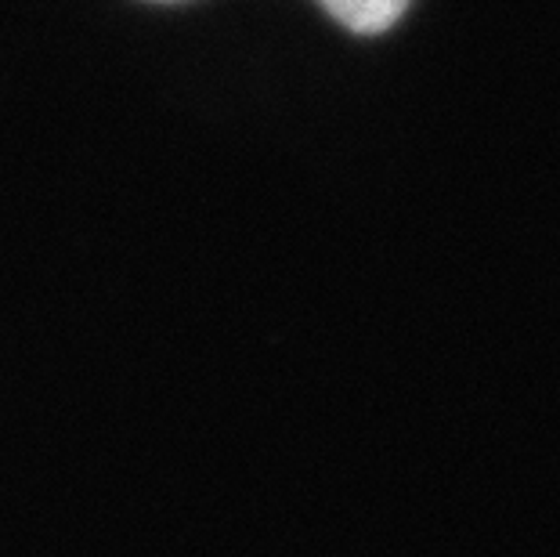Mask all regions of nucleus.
<instances>
[{
	"label": "nucleus",
	"mask_w": 560,
	"mask_h": 557,
	"mask_svg": "<svg viewBox=\"0 0 560 557\" xmlns=\"http://www.w3.org/2000/svg\"><path fill=\"white\" fill-rule=\"evenodd\" d=\"M351 33H384L405 15L409 0H318Z\"/></svg>",
	"instance_id": "1"
}]
</instances>
